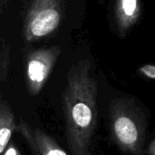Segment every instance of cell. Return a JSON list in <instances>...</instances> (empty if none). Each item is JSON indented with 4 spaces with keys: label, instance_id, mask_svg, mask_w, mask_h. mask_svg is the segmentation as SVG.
<instances>
[{
    "label": "cell",
    "instance_id": "obj_3",
    "mask_svg": "<svg viewBox=\"0 0 155 155\" xmlns=\"http://www.w3.org/2000/svg\"><path fill=\"white\" fill-rule=\"evenodd\" d=\"M64 0H29L23 18V39L32 44L53 35L61 25Z\"/></svg>",
    "mask_w": 155,
    "mask_h": 155
},
{
    "label": "cell",
    "instance_id": "obj_5",
    "mask_svg": "<svg viewBox=\"0 0 155 155\" xmlns=\"http://www.w3.org/2000/svg\"><path fill=\"white\" fill-rule=\"evenodd\" d=\"M15 132L25 141L33 155H67L52 136L22 119L16 124Z\"/></svg>",
    "mask_w": 155,
    "mask_h": 155
},
{
    "label": "cell",
    "instance_id": "obj_8",
    "mask_svg": "<svg viewBox=\"0 0 155 155\" xmlns=\"http://www.w3.org/2000/svg\"><path fill=\"white\" fill-rule=\"evenodd\" d=\"M10 65V48L4 38H0V84L5 82Z\"/></svg>",
    "mask_w": 155,
    "mask_h": 155
},
{
    "label": "cell",
    "instance_id": "obj_4",
    "mask_svg": "<svg viewBox=\"0 0 155 155\" xmlns=\"http://www.w3.org/2000/svg\"><path fill=\"white\" fill-rule=\"evenodd\" d=\"M60 45L29 50L25 56L24 75L29 95L41 93L61 54Z\"/></svg>",
    "mask_w": 155,
    "mask_h": 155
},
{
    "label": "cell",
    "instance_id": "obj_11",
    "mask_svg": "<svg viewBox=\"0 0 155 155\" xmlns=\"http://www.w3.org/2000/svg\"><path fill=\"white\" fill-rule=\"evenodd\" d=\"M144 154L155 155V141L153 139L150 142L147 148L144 149Z\"/></svg>",
    "mask_w": 155,
    "mask_h": 155
},
{
    "label": "cell",
    "instance_id": "obj_2",
    "mask_svg": "<svg viewBox=\"0 0 155 155\" xmlns=\"http://www.w3.org/2000/svg\"><path fill=\"white\" fill-rule=\"evenodd\" d=\"M112 142L124 153L144 155L147 119L134 96L114 99L108 109Z\"/></svg>",
    "mask_w": 155,
    "mask_h": 155
},
{
    "label": "cell",
    "instance_id": "obj_1",
    "mask_svg": "<svg viewBox=\"0 0 155 155\" xmlns=\"http://www.w3.org/2000/svg\"><path fill=\"white\" fill-rule=\"evenodd\" d=\"M65 135L72 155H91L98 121V86L89 60L73 64L62 95Z\"/></svg>",
    "mask_w": 155,
    "mask_h": 155
},
{
    "label": "cell",
    "instance_id": "obj_12",
    "mask_svg": "<svg viewBox=\"0 0 155 155\" xmlns=\"http://www.w3.org/2000/svg\"><path fill=\"white\" fill-rule=\"evenodd\" d=\"M10 0H0V15H2L7 8Z\"/></svg>",
    "mask_w": 155,
    "mask_h": 155
},
{
    "label": "cell",
    "instance_id": "obj_10",
    "mask_svg": "<svg viewBox=\"0 0 155 155\" xmlns=\"http://www.w3.org/2000/svg\"><path fill=\"white\" fill-rule=\"evenodd\" d=\"M2 155H22L18 147H16L14 143H10L7 145L6 149L5 150Z\"/></svg>",
    "mask_w": 155,
    "mask_h": 155
},
{
    "label": "cell",
    "instance_id": "obj_6",
    "mask_svg": "<svg viewBox=\"0 0 155 155\" xmlns=\"http://www.w3.org/2000/svg\"><path fill=\"white\" fill-rule=\"evenodd\" d=\"M143 0H114L113 19L119 37H125L141 20Z\"/></svg>",
    "mask_w": 155,
    "mask_h": 155
},
{
    "label": "cell",
    "instance_id": "obj_9",
    "mask_svg": "<svg viewBox=\"0 0 155 155\" xmlns=\"http://www.w3.org/2000/svg\"><path fill=\"white\" fill-rule=\"evenodd\" d=\"M138 73L141 76L145 79L154 80L155 78V66L153 64H144L138 68Z\"/></svg>",
    "mask_w": 155,
    "mask_h": 155
},
{
    "label": "cell",
    "instance_id": "obj_7",
    "mask_svg": "<svg viewBox=\"0 0 155 155\" xmlns=\"http://www.w3.org/2000/svg\"><path fill=\"white\" fill-rule=\"evenodd\" d=\"M15 126V117L11 107L6 102H0V155L4 153L9 144Z\"/></svg>",
    "mask_w": 155,
    "mask_h": 155
}]
</instances>
